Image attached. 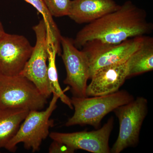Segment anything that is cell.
I'll return each mask as SVG.
<instances>
[{"instance_id": "6da1fadb", "label": "cell", "mask_w": 153, "mask_h": 153, "mask_svg": "<svg viewBox=\"0 0 153 153\" xmlns=\"http://www.w3.org/2000/svg\"><path fill=\"white\" fill-rule=\"evenodd\" d=\"M153 30L146 11L127 1L116 10L87 24L76 34L73 43L78 49L93 40L119 44L129 38L150 34Z\"/></svg>"}, {"instance_id": "7a4b0ae2", "label": "cell", "mask_w": 153, "mask_h": 153, "mask_svg": "<svg viewBox=\"0 0 153 153\" xmlns=\"http://www.w3.org/2000/svg\"><path fill=\"white\" fill-rule=\"evenodd\" d=\"M134 99L132 95L125 90L91 97H72L71 101L74 112L65 126L89 125L98 128L102 119L107 114Z\"/></svg>"}, {"instance_id": "3957f363", "label": "cell", "mask_w": 153, "mask_h": 153, "mask_svg": "<svg viewBox=\"0 0 153 153\" xmlns=\"http://www.w3.org/2000/svg\"><path fill=\"white\" fill-rule=\"evenodd\" d=\"M58 99L53 94L52 100L45 110L30 111L17 133L4 149L11 152H15L17 145L22 143L25 149L31 150L33 152L40 150L42 142L49 136V129L54 125V120L50 117L57 108Z\"/></svg>"}, {"instance_id": "277c9868", "label": "cell", "mask_w": 153, "mask_h": 153, "mask_svg": "<svg viewBox=\"0 0 153 153\" xmlns=\"http://www.w3.org/2000/svg\"><path fill=\"white\" fill-rule=\"evenodd\" d=\"M47 103V98L25 76L0 74V108L41 110Z\"/></svg>"}, {"instance_id": "5b68a950", "label": "cell", "mask_w": 153, "mask_h": 153, "mask_svg": "<svg viewBox=\"0 0 153 153\" xmlns=\"http://www.w3.org/2000/svg\"><path fill=\"white\" fill-rule=\"evenodd\" d=\"M119 122V133L111 153H120L134 147L139 142L140 132L148 112L147 100L138 97L127 104L114 110Z\"/></svg>"}, {"instance_id": "8992f818", "label": "cell", "mask_w": 153, "mask_h": 153, "mask_svg": "<svg viewBox=\"0 0 153 153\" xmlns=\"http://www.w3.org/2000/svg\"><path fill=\"white\" fill-rule=\"evenodd\" d=\"M146 37H134L119 44H109L98 40L85 43L81 49L89 61L90 79L94 72L99 68L126 61L143 45Z\"/></svg>"}, {"instance_id": "52a82bcc", "label": "cell", "mask_w": 153, "mask_h": 153, "mask_svg": "<svg viewBox=\"0 0 153 153\" xmlns=\"http://www.w3.org/2000/svg\"><path fill=\"white\" fill-rule=\"evenodd\" d=\"M36 35V41L33 52L19 75L27 78L36 85L39 91L48 99L52 92L48 77L47 61L49 44L47 26L44 19L33 27Z\"/></svg>"}, {"instance_id": "ba28073f", "label": "cell", "mask_w": 153, "mask_h": 153, "mask_svg": "<svg viewBox=\"0 0 153 153\" xmlns=\"http://www.w3.org/2000/svg\"><path fill=\"white\" fill-rule=\"evenodd\" d=\"M60 56L66 72L64 84L71 87L74 96L85 97L87 82L90 79L89 61L86 54L74 46L73 39L62 36Z\"/></svg>"}, {"instance_id": "9c48e42d", "label": "cell", "mask_w": 153, "mask_h": 153, "mask_svg": "<svg viewBox=\"0 0 153 153\" xmlns=\"http://www.w3.org/2000/svg\"><path fill=\"white\" fill-rule=\"evenodd\" d=\"M114 124L113 117L101 128L95 131L73 133L52 132L49 136L53 140L63 143L74 150L82 149L93 153H110L109 139Z\"/></svg>"}, {"instance_id": "30bf717a", "label": "cell", "mask_w": 153, "mask_h": 153, "mask_svg": "<svg viewBox=\"0 0 153 153\" xmlns=\"http://www.w3.org/2000/svg\"><path fill=\"white\" fill-rule=\"evenodd\" d=\"M33 49L25 36L6 33L0 40V74L6 76L20 74Z\"/></svg>"}, {"instance_id": "8fae6325", "label": "cell", "mask_w": 153, "mask_h": 153, "mask_svg": "<svg viewBox=\"0 0 153 153\" xmlns=\"http://www.w3.org/2000/svg\"><path fill=\"white\" fill-rule=\"evenodd\" d=\"M126 61L104 66L94 71L87 85L86 96L107 95L119 90L127 79Z\"/></svg>"}, {"instance_id": "7c38bea8", "label": "cell", "mask_w": 153, "mask_h": 153, "mask_svg": "<svg viewBox=\"0 0 153 153\" xmlns=\"http://www.w3.org/2000/svg\"><path fill=\"white\" fill-rule=\"evenodd\" d=\"M120 7L114 0H73L67 16L77 24H88Z\"/></svg>"}, {"instance_id": "4fadbf2b", "label": "cell", "mask_w": 153, "mask_h": 153, "mask_svg": "<svg viewBox=\"0 0 153 153\" xmlns=\"http://www.w3.org/2000/svg\"><path fill=\"white\" fill-rule=\"evenodd\" d=\"M127 78L152 71L153 38L147 36L143 45L126 61Z\"/></svg>"}, {"instance_id": "5bb4252c", "label": "cell", "mask_w": 153, "mask_h": 153, "mask_svg": "<svg viewBox=\"0 0 153 153\" xmlns=\"http://www.w3.org/2000/svg\"><path fill=\"white\" fill-rule=\"evenodd\" d=\"M30 111L25 109L0 108V149L15 136Z\"/></svg>"}, {"instance_id": "9a60e30c", "label": "cell", "mask_w": 153, "mask_h": 153, "mask_svg": "<svg viewBox=\"0 0 153 153\" xmlns=\"http://www.w3.org/2000/svg\"><path fill=\"white\" fill-rule=\"evenodd\" d=\"M33 5L40 13L47 26V33L51 50H55L57 55L60 56L62 53L61 38L62 36L60 30L53 19L43 0H25Z\"/></svg>"}, {"instance_id": "2e32d148", "label": "cell", "mask_w": 153, "mask_h": 153, "mask_svg": "<svg viewBox=\"0 0 153 153\" xmlns=\"http://www.w3.org/2000/svg\"><path fill=\"white\" fill-rule=\"evenodd\" d=\"M57 53L55 50L49 51L48 65V77L49 85L51 88L52 94H56L60 100L64 104H66L71 109H73V107L71 104V99L64 94V91L61 89L59 81L58 74L56 68V56Z\"/></svg>"}, {"instance_id": "e0dca14e", "label": "cell", "mask_w": 153, "mask_h": 153, "mask_svg": "<svg viewBox=\"0 0 153 153\" xmlns=\"http://www.w3.org/2000/svg\"><path fill=\"white\" fill-rule=\"evenodd\" d=\"M52 16H67L71 4V0H43Z\"/></svg>"}, {"instance_id": "ac0fdd59", "label": "cell", "mask_w": 153, "mask_h": 153, "mask_svg": "<svg viewBox=\"0 0 153 153\" xmlns=\"http://www.w3.org/2000/svg\"><path fill=\"white\" fill-rule=\"evenodd\" d=\"M74 151V149L69 147L63 143L55 140H53L49 148V153H73Z\"/></svg>"}, {"instance_id": "d6986e66", "label": "cell", "mask_w": 153, "mask_h": 153, "mask_svg": "<svg viewBox=\"0 0 153 153\" xmlns=\"http://www.w3.org/2000/svg\"><path fill=\"white\" fill-rule=\"evenodd\" d=\"M5 34L6 33L5 32L4 30L3 25H2L1 21H0V40L4 37Z\"/></svg>"}]
</instances>
